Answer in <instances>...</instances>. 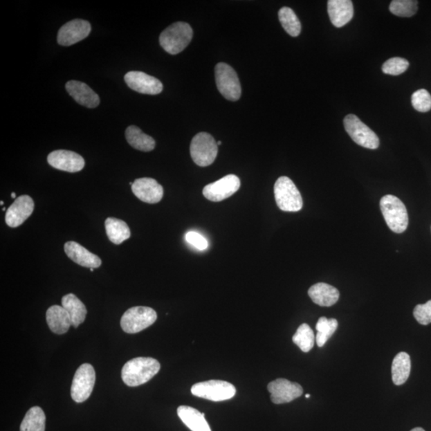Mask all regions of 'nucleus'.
<instances>
[{
    "label": "nucleus",
    "instance_id": "1",
    "mask_svg": "<svg viewBox=\"0 0 431 431\" xmlns=\"http://www.w3.org/2000/svg\"><path fill=\"white\" fill-rule=\"evenodd\" d=\"M161 365L157 360L149 357H138L125 363L122 378L129 387H138L147 383L159 372Z\"/></svg>",
    "mask_w": 431,
    "mask_h": 431
},
{
    "label": "nucleus",
    "instance_id": "2",
    "mask_svg": "<svg viewBox=\"0 0 431 431\" xmlns=\"http://www.w3.org/2000/svg\"><path fill=\"white\" fill-rule=\"evenodd\" d=\"M194 31L190 25L176 22L170 25L161 34L159 42L162 48L170 55H178L183 51L193 39Z\"/></svg>",
    "mask_w": 431,
    "mask_h": 431
},
{
    "label": "nucleus",
    "instance_id": "3",
    "mask_svg": "<svg viewBox=\"0 0 431 431\" xmlns=\"http://www.w3.org/2000/svg\"><path fill=\"white\" fill-rule=\"evenodd\" d=\"M380 209L389 228L396 233L406 231L409 217L403 202L393 195H386L380 201Z\"/></svg>",
    "mask_w": 431,
    "mask_h": 431
},
{
    "label": "nucleus",
    "instance_id": "4",
    "mask_svg": "<svg viewBox=\"0 0 431 431\" xmlns=\"http://www.w3.org/2000/svg\"><path fill=\"white\" fill-rule=\"evenodd\" d=\"M275 199L280 210L298 212L302 209L303 199L294 184L288 176H280L274 185Z\"/></svg>",
    "mask_w": 431,
    "mask_h": 431
},
{
    "label": "nucleus",
    "instance_id": "5",
    "mask_svg": "<svg viewBox=\"0 0 431 431\" xmlns=\"http://www.w3.org/2000/svg\"><path fill=\"white\" fill-rule=\"evenodd\" d=\"M218 153V145L211 134L201 132L192 140L190 154L197 165L205 167L214 163Z\"/></svg>",
    "mask_w": 431,
    "mask_h": 431
},
{
    "label": "nucleus",
    "instance_id": "6",
    "mask_svg": "<svg viewBox=\"0 0 431 431\" xmlns=\"http://www.w3.org/2000/svg\"><path fill=\"white\" fill-rule=\"evenodd\" d=\"M157 319V313L153 309L138 306L128 309L123 314L121 327L127 333H138L154 324Z\"/></svg>",
    "mask_w": 431,
    "mask_h": 431
},
{
    "label": "nucleus",
    "instance_id": "7",
    "mask_svg": "<svg viewBox=\"0 0 431 431\" xmlns=\"http://www.w3.org/2000/svg\"><path fill=\"white\" fill-rule=\"evenodd\" d=\"M194 396L214 402L228 401L235 396L236 388L230 383L209 380L194 384L191 388Z\"/></svg>",
    "mask_w": 431,
    "mask_h": 431
},
{
    "label": "nucleus",
    "instance_id": "8",
    "mask_svg": "<svg viewBox=\"0 0 431 431\" xmlns=\"http://www.w3.org/2000/svg\"><path fill=\"white\" fill-rule=\"evenodd\" d=\"M218 91L226 100L237 101L241 96V86L237 72L230 65L220 62L215 67Z\"/></svg>",
    "mask_w": 431,
    "mask_h": 431
},
{
    "label": "nucleus",
    "instance_id": "9",
    "mask_svg": "<svg viewBox=\"0 0 431 431\" xmlns=\"http://www.w3.org/2000/svg\"><path fill=\"white\" fill-rule=\"evenodd\" d=\"M344 123L347 133L356 144L370 149H376L380 147V139L376 134L355 114L347 116Z\"/></svg>",
    "mask_w": 431,
    "mask_h": 431
},
{
    "label": "nucleus",
    "instance_id": "10",
    "mask_svg": "<svg viewBox=\"0 0 431 431\" xmlns=\"http://www.w3.org/2000/svg\"><path fill=\"white\" fill-rule=\"evenodd\" d=\"M95 371L89 363L81 365L75 372L71 385V398L77 403L89 398L95 387Z\"/></svg>",
    "mask_w": 431,
    "mask_h": 431
},
{
    "label": "nucleus",
    "instance_id": "11",
    "mask_svg": "<svg viewBox=\"0 0 431 431\" xmlns=\"http://www.w3.org/2000/svg\"><path fill=\"white\" fill-rule=\"evenodd\" d=\"M240 187V178L235 174H230L207 185L203 189V195L209 201L219 202L235 194Z\"/></svg>",
    "mask_w": 431,
    "mask_h": 431
},
{
    "label": "nucleus",
    "instance_id": "12",
    "mask_svg": "<svg viewBox=\"0 0 431 431\" xmlns=\"http://www.w3.org/2000/svg\"><path fill=\"white\" fill-rule=\"evenodd\" d=\"M268 390L271 394V401L275 404L288 403L302 396L303 387L297 383L291 382L285 378L270 383Z\"/></svg>",
    "mask_w": 431,
    "mask_h": 431
},
{
    "label": "nucleus",
    "instance_id": "13",
    "mask_svg": "<svg viewBox=\"0 0 431 431\" xmlns=\"http://www.w3.org/2000/svg\"><path fill=\"white\" fill-rule=\"evenodd\" d=\"M127 86L144 95H159L163 90V83L156 77L141 71H129L124 77Z\"/></svg>",
    "mask_w": 431,
    "mask_h": 431
},
{
    "label": "nucleus",
    "instance_id": "14",
    "mask_svg": "<svg viewBox=\"0 0 431 431\" xmlns=\"http://www.w3.org/2000/svg\"><path fill=\"white\" fill-rule=\"evenodd\" d=\"M91 26L88 21L74 19L66 23L59 29L58 43L62 46H71L79 43L90 35Z\"/></svg>",
    "mask_w": 431,
    "mask_h": 431
},
{
    "label": "nucleus",
    "instance_id": "15",
    "mask_svg": "<svg viewBox=\"0 0 431 431\" xmlns=\"http://www.w3.org/2000/svg\"><path fill=\"white\" fill-rule=\"evenodd\" d=\"M48 162L52 167L68 173L80 172L85 166V160L81 155L64 149L51 152L48 155Z\"/></svg>",
    "mask_w": 431,
    "mask_h": 431
},
{
    "label": "nucleus",
    "instance_id": "16",
    "mask_svg": "<svg viewBox=\"0 0 431 431\" xmlns=\"http://www.w3.org/2000/svg\"><path fill=\"white\" fill-rule=\"evenodd\" d=\"M34 209V201L30 196H20L8 208L6 216H5V221L9 227L17 228L28 219L33 214Z\"/></svg>",
    "mask_w": 431,
    "mask_h": 431
},
{
    "label": "nucleus",
    "instance_id": "17",
    "mask_svg": "<svg viewBox=\"0 0 431 431\" xmlns=\"http://www.w3.org/2000/svg\"><path fill=\"white\" fill-rule=\"evenodd\" d=\"M131 187L134 194L145 203H158L164 195L163 187L153 178H138L134 181Z\"/></svg>",
    "mask_w": 431,
    "mask_h": 431
},
{
    "label": "nucleus",
    "instance_id": "18",
    "mask_svg": "<svg viewBox=\"0 0 431 431\" xmlns=\"http://www.w3.org/2000/svg\"><path fill=\"white\" fill-rule=\"evenodd\" d=\"M66 89L69 95L80 105L95 108L100 103V96L86 83L71 80L66 83Z\"/></svg>",
    "mask_w": 431,
    "mask_h": 431
},
{
    "label": "nucleus",
    "instance_id": "19",
    "mask_svg": "<svg viewBox=\"0 0 431 431\" xmlns=\"http://www.w3.org/2000/svg\"><path fill=\"white\" fill-rule=\"evenodd\" d=\"M64 250L66 256L72 262L80 264V266L98 268L101 266L102 261L95 254L87 250V249L75 241H68L65 244Z\"/></svg>",
    "mask_w": 431,
    "mask_h": 431
},
{
    "label": "nucleus",
    "instance_id": "20",
    "mask_svg": "<svg viewBox=\"0 0 431 431\" xmlns=\"http://www.w3.org/2000/svg\"><path fill=\"white\" fill-rule=\"evenodd\" d=\"M328 12L331 24L340 28L352 19L354 8L350 0H329Z\"/></svg>",
    "mask_w": 431,
    "mask_h": 431
},
{
    "label": "nucleus",
    "instance_id": "21",
    "mask_svg": "<svg viewBox=\"0 0 431 431\" xmlns=\"http://www.w3.org/2000/svg\"><path fill=\"white\" fill-rule=\"evenodd\" d=\"M46 318L50 329L55 334L66 333L72 325L71 316L62 306H51L46 311Z\"/></svg>",
    "mask_w": 431,
    "mask_h": 431
},
{
    "label": "nucleus",
    "instance_id": "22",
    "mask_svg": "<svg viewBox=\"0 0 431 431\" xmlns=\"http://www.w3.org/2000/svg\"><path fill=\"white\" fill-rule=\"evenodd\" d=\"M309 295L315 304L321 307H331L340 298L338 289L325 283L313 285L309 290Z\"/></svg>",
    "mask_w": 431,
    "mask_h": 431
},
{
    "label": "nucleus",
    "instance_id": "23",
    "mask_svg": "<svg viewBox=\"0 0 431 431\" xmlns=\"http://www.w3.org/2000/svg\"><path fill=\"white\" fill-rule=\"evenodd\" d=\"M178 414L181 421L192 431H211L209 423L205 418V414L195 408L181 406L178 408Z\"/></svg>",
    "mask_w": 431,
    "mask_h": 431
},
{
    "label": "nucleus",
    "instance_id": "24",
    "mask_svg": "<svg viewBox=\"0 0 431 431\" xmlns=\"http://www.w3.org/2000/svg\"><path fill=\"white\" fill-rule=\"evenodd\" d=\"M62 306L69 313L72 326L75 328H77L85 321L87 314L86 306L75 294L64 295L62 299Z\"/></svg>",
    "mask_w": 431,
    "mask_h": 431
},
{
    "label": "nucleus",
    "instance_id": "25",
    "mask_svg": "<svg viewBox=\"0 0 431 431\" xmlns=\"http://www.w3.org/2000/svg\"><path fill=\"white\" fill-rule=\"evenodd\" d=\"M411 358L406 352H401L394 357L392 363V380L397 386L407 382L411 373Z\"/></svg>",
    "mask_w": 431,
    "mask_h": 431
},
{
    "label": "nucleus",
    "instance_id": "26",
    "mask_svg": "<svg viewBox=\"0 0 431 431\" xmlns=\"http://www.w3.org/2000/svg\"><path fill=\"white\" fill-rule=\"evenodd\" d=\"M126 138L133 148L140 152H149L155 148L154 139L143 133L138 127H129L126 131Z\"/></svg>",
    "mask_w": 431,
    "mask_h": 431
},
{
    "label": "nucleus",
    "instance_id": "27",
    "mask_svg": "<svg viewBox=\"0 0 431 431\" xmlns=\"http://www.w3.org/2000/svg\"><path fill=\"white\" fill-rule=\"evenodd\" d=\"M105 226L109 240L116 245H120L131 236V230L127 223L117 218H107Z\"/></svg>",
    "mask_w": 431,
    "mask_h": 431
},
{
    "label": "nucleus",
    "instance_id": "28",
    "mask_svg": "<svg viewBox=\"0 0 431 431\" xmlns=\"http://www.w3.org/2000/svg\"><path fill=\"white\" fill-rule=\"evenodd\" d=\"M46 415L39 407L30 408L26 414L20 431H45Z\"/></svg>",
    "mask_w": 431,
    "mask_h": 431
},
{
    "label": "nucleus",
    "instance_id": "29",
    "mask_svg": "<svg viewBox=\"0 0 431 431\" xmlns=\"http://www.w3.org/2000/svg\"><path fill=\"white\" fill-rule=\"evenodd\" d=\"M278 15L279 22L285 31L293 37H297L301 33V24L293 10L287 7L282 8L279 10Z\"/></svg>",
    "mask_w": 431,
    "mask_h": 431
},
{
    "label": "nucleus",
    "instance_id": "30",
    "mask_svg": "<svg viewBox=\"0 0 431 431\" xmlns=\"http://www.w3.org/2000/svg\"><path fill=\"white\" fill-rule=\"evenodd\" d=\"M337 329H338V321L336 319L320 318L315 327V329L318 331L315 340L318 347H324L332 335L335 333Z\"/></svg>",
    "mask_w": 431,
    "mask_h": 431
},
{
    "label": "nucleus",
    "instance_id": "31",
    "mask_svg": "<svg viewBox=\"0 0 431 431\" xmlns=\"http://www.w3.org/2000/svg\"><path fill=\"white\" fill-rule=\"evenodd\" d=\"M315 337L313 329L307 324H301L293 336V341L303 352H309L313 349Z\"/></svg>",
    "mask_w": 431,
    "mask_h": 431
},
{
    "label": "nucleus",
    "instance_id": "32",
    "mask_svg": "<svg viewBox=\"0 0 431 431\" xmlns=\"http://www.w3.org/2000/svg\"><path fill=\"white\" fill-rule=\"evenodd\" d=\"M390 12L399 17H412L418 10V1L414 0H394L389 8Z\"/></svg>",
    "mask_w": 431,
    "mask_h": 431
},
{
    "label": "nucleus",
    "instance_id": "33",
    "mask_svg": "<svg viewBox=\"0 0 431 431\" xmlns=\"http://www.w3.org/2000/svg\"><path fill=\"white\" fill-rule=\"evenodd\" d=\"M409 62L401 57H394L384 62L382 71L384 74L390 75H399L408 69Z\"/></svg>",
    "mask_w": 431,
    "mask_h": 431
},
{
    "label": "nucleus",
    "instance_id": "34",
    "mask_svg": "<svg viewBox=\"0 0 431 431\" xmlns=\"http://www.w3.org/2000/svg\"><path fill=\"white\" fill-rule=\"evenodd\" d=\"M412 103L417 111L428 112L431 110V95L427 90H419L413 93Z\"/></svg>",
    "mask_w": 431,
    "mask_h": 431
},
{
    "label": "nucleus",
    "instance_id": "35",
    "mask_svg": "<svg viewBox=\"0 0 431 431\" xmlns=\"http://www.w3.org/2000/svg\"><path fill=\"white\" fill-rule=\"evenodd\" d=\"M414 318L420 324L428 325L431 323V300L425 304H418L414 309Z\"/></svg>",
    "mask_w": 431,
    "mask_h": 431
},
{
    "label": "nucleus",
    "instance_id": "36",
    "mask_svg": "<svg viewBox=\"0 0 431 431\" xmlns=\"http://www.w3.org/2000/svg\"><path fill=\"white\" fill-rule=\"evenodd\" d=\"M185 240L190 244V245L201 251L205 250L208 246H209V243H208L205 237L196 232L190 231L187 232L185 235Z\"/></svg>",
    "mask_w": 431,
    "mask_h": 431
},
{
    "label": "nucleus",
    "instance_id": "37",
    "mask_svg": "<svg viewBox=\"0 0 431 431\" xmlns=\"http://www.w3.org/2000/svg\"><path fill=\"white\" fill-rule=\"evenodd\" d=\"M411 431H425V430H423L421 428H414L413 430H412Z\"/></svg>",
    "mask_w": 431,
    "mask_h": 431
},
{
    "label": "nucleus",
    "instance_id": "38",
    "mask_svg": "<svg viewBox=\"0 0 431 431\" xmlns=\"http://www.w3.org/2000/svg\"><path fill=\"white\" fill-rule=\"evenodd\" d=\"M12 199H15V197H17V196H15V193H12Z\"/></svg>",
    "mask_w": 431,
    "mask_h": 431
},
{
    "label": "nucleus",
    "instance_id": "39",
    "mask_svg": "<svg viewBox=\"0 0 431 431\" xmlns=\"http://www.w3.org/2000/svg\"><path fill=\"white\" fill-rule=\"evenodd\" d=\"M305 397L307 398H310V394H306Z\"/></svg>",
    "mask_w": 431,
    "mask_h": 431
},
{
    "label": "nucleus",
    "instance_id": "40",
    "mask_svg": "<svg viewBox=\"0 0 431 431\" xmlns=\"http://www.w3.org/2000/svg\"><path fill=\"white\" fill-rule=\"evenodd\" d=\"M217 145H221V141H218V142L217 143Z\"/></svg>",
    "mask_w": 431,
    "mask_h": 431
},
{
    "label": "nucleus",
    "instance_id": "41",
    "mask_svg": "<svg viewBox=\"0 0 431 431\" xmlns=\"http://www.w3.org/2000/svg\"><path fill=\"white\" fill-rule=\"evenodd\" d=\"M95 268H90L91 271L93 272Z\"/></svg>",
    "mask_w": 431,
    "mask_h": 431
}]
</instances>
